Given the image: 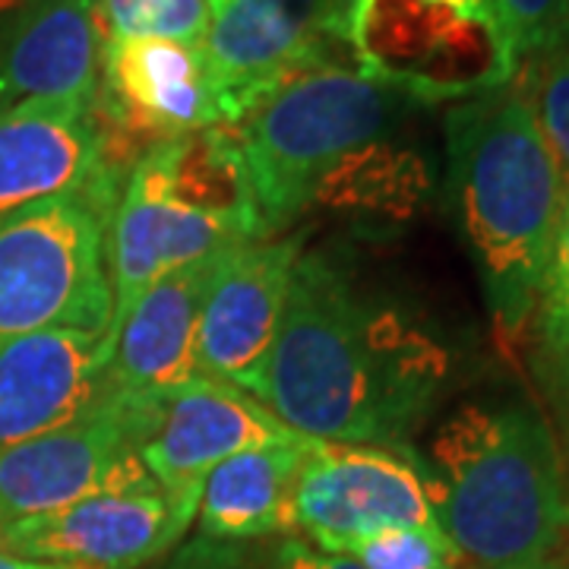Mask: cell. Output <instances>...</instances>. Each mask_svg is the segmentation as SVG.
<instances>
[{
    "mask_svg": "<svg viewBox=\"0 0 569 569\" xmlns=\"http://www.w3.org/2000/svg\"><path fill=\"white\" fill-rule=\"evenodd\" d=\"M310 447V437H295L244 449L219 462L200 490V531L216 541L291 531V493Z\"/></svg>",
    "mask_w": 569,
    "mask_h": 569,
    "instance_id": "obj_18",
    "label": "cell"
},
{
    "mask_svg": "<svg viewBox=\"0 0 569 569\" xmlns=\"http://www.w3.org/2000/svg\"><path fill=\"white\" fill-rule=\"evenodd\" d=\"M197 507V497H174L159 485L102 490L0 529V550L67 569H137L181 538Z\"/></svg>",
    "mask_w": 569,
    "mask_h": 569,
    "instance_id": "obj_11",
    "label": "cell"
},
{
    "mask_svg": "<svg viewBox=\"0 0 569 569\" xmlns=\"http://www.w3.org/2000/svg\"><path fill=\"white\" fill-rule=\"evenodd\" d=\"M224 3H228V0H209V7H212V13H216L219 7H224Z\"/></svg>",
    "mask_w": 569,
    "mask_h": 569,
    "instance_id": "obj_29",
    "label": "cell"
},
{
    "mask_svg": "<svg viewBox=\"0 0 569 569\" xmlns=\"http://www.w3.org/2000/svg\"><path fill=\"white\" fill-rule=\"evenodd\" d=\"M0 569H67V567L39 563V560H22V557H17V553H7V550H0Z\"/></svg>",
    "mask_w": 569,
    "mask_h": 569,
    "instance_id": "obj_27",
    "label": "cell"
},
{
    "mask_svg": "<svg viewBox=\"0 0 569 569\" xmlns=\"http://www.w3.org/2000/svg\"><path fill=\"white\" fill-rule=\"evenodd\" d=\"M389 529H440L411 449L313 440L291 493V531L342 553Z\"/></svg>",
    "mask_w": 569,
    "mask_h": 569,
    "instance_id": "obj_9",
    "label": "cell"
},
{
    "mask_svg": "<svg viewBox=\"0 0 569 569\" xmlns=\"http://www.w3.org/2000/svg\"><path fill=\"white\" fill-rule=\"evenodd\" d=\"M108 332L41 329L0 339V447L80 421L104 402Z\"/></svg>",
    "mask_w": 569,
    "mask_h": 569,
    "instance_id": "obj_15",
    "label": "cell"
},
{
    "mask_svg": "<svg viewBox=\"0 0 569 569\" xmlns=\"http://www.w3.org/2000/svg\"><path fill=\"white\" fill-rule=\"evenodd\" d=\"M507 569H560L553 560H545V563H526V567H507Z\"/></svg>",
    "mask_w": 569,
    "mask_h": 569,
    "instance_id": "obj_28",
    "label": "cell"
},
{
    "mask_svg": "<svg viewBox=\"0 0 569 569\" xmlns=\"http://www.w3.org/2000/svg\"><path fill=\"white\" fill-rule=\"evenodd\" d=\"M92 114L123 171L159 142L222 127L200 41L104 39Z\"/></svg>",
    "mask_w": 569,
    "mask_h": 569,
    "instance_id": "obj_10",
    "label": "cell"
},
{
    "mask_svg": "<svg viewBox=\"0 0 569 569\" xmlns=\"http://www.w3.org/2000/svg\"><path fill=\"white\" fill-rule=\"evenodd\" d=\"M430 190L427 162L406 142L383 137L348 152L323 181L310 206H326L339 216L406 222Z\"/></svg>",
    "mask_w": 569,
    "mask_h": 569,
    "instance_id": "obj_19",
    "label": "cell"
},
{
    "mask_svg": "<svg viewBox=\"0 0 569 569\" xmlns=\"http://www.w3.org/2000/svg\"><path fill=\"white\" fill-rule=\"evenodd\" d=\"M305 253V234H272L231 247L206 295L197 370L200 377L257 392L282 326L291 272Z\"/></svg>",
    "mask_w": 569,
    "mask_h": 569,
    "instance_id": "obj_13",
    "label": "cell"
},
{
    "mask_svg": "<svg viewBox=\"0 0 569 569\" xmlns=\"http://www.w3.org/2000/svg\"><path fill=\"white\" fill-rule=\"evenodd\" d=\"M447 193L490 320L519 339L535 317L567 193L519 73L449 108Z\"/></svg>",
    "mask_w": 569,
    "mask_h": 569,
    "instance_id": "obj_2",
    "label": "cell"
},
{
    "mask_svg": "<svg viewBox=\"0 0 569 569\" xmlns=\"http://www.w3.org/2000/svg\"><path fill=\"white\" fill-rule=\"evenodd\" d=\"M433 3H443V7H452L456 13H462V17H468V20L481 22V26H488V29H493V20H490L488 0H433ZM493 36H497V29H493Z\"/></svg>",
    "mask_w": 569,
    "mask_h": 569,
    "instance_id": "obj_26",
    "label": "cell"
},
{
    "mask_svg": "<svg viewBox=\"0 0 569 569\" xmlns=\"http://www.w3.org/2000/svg\"><path fill=\"white\" fill-rule=\"evenodd\" d=\"M447 380V348L408 307L307 250L253 396L310 440L402 447Z\"/></svg>",
    "mask_w": 569,
    "mask_h": 569,
    "instance_id": "obj_1",
    "label": "cell"
},
{
    "mask_svg": "<svg viewBox=\"0 0 569 569\" xmlns=\"http://www.w3.org/2000/svg\"><path fill=\"white\" fill-rule=\"evenodd\" d=\"M269 408L244 389L209 377L149 399V415L137 440L142 468L149 478L174 497H197L212 468L244 452L295 440Z\"/></svg>",
    "mask_w": 569,
    "mask_h": 569,
    "instance_id": "obj_12",
    "label": "cell"
},
{
    "mask_svg": "<svg viewBox=\"0 0 569 569\" xmlns=\"http://www.w3.org/2000/svg\"><path fill=\"white\" fill-rule=\"evenodd\" d=\"M231 250V247H228ZM209 253L152 282L108 329V389L123 399H159L200 377L197 336L206 295L224 253Z\"/></svg>",
    "mask_w": 569,
    "mask_h": 569,
    "instance_id": "obj_16",
    "label": "cell"
},
{
    "mask_svg": "<svg viewBox=\"0 0 569 569\" xmlns=\"http://www.w3.org/2000/svg\"><path fill=\"white\" fill-rule=\"evenodd\" d=\"M269 569H365L355 563L346 553H329V550L310 548L298 538H284L282 545L272 553V567Z\"/></svg>",
    "mask_w": 569,
    "mask_h": 569,
    "instance_id": "obj_25",
    "label": "cell"
},
{
    "mask_svg": "<svg viewBox=\"0 0 569 569\" xmlns=\"http://www.w3.org/2000/svg\"><path fill=\"white\" fill-rule=\"evenodd\" d=\"M519 77L529 89L538 127L550 146V156L569 183V32L541 58L522 63Z\"/></svg>",
    "mask_w": 569,
    "mask_h": 569,
    "instance_id": "obj_23",
    "label": "cell"
},
{
    "mask_svg": "<svg viewBox=\"0 0 569 569\" xmlns=\"http://www.w3.org/2000/svg\"><path fill=\"white\" fill-rule=\"evenodd\" d=\"M102 44L96 0H0V118L89 102Z\"/></svg>",
    "mask_w": 569,
    "mask_h": 569,
    "instance_id": "obj_14",
    "label": "cell"
},
{
    "mask_svg": "<svg viewBox=\"0 0 569 569\" xmlns=\"http://www.w3.org/2000/svg\"><path fill=\"white\" fill-rule=\"evenodd\" d=\"M365 569H471L440 529H389L342 550Z\"/></svg>",
    "mask_w": 569,
    "mask_h": 569,
    "instance_id": "obj_24",
    "label": "cell"
},
{
    "mask_svg": "<svg viewBox=\"0 0 569 569\" xmlns=\"http://www.w3.org/2000/svg\"><path fill=\"white\" fill-rule=\"evenodd\" d=\"M531 323L538 329L545 370L569 399V183Z\"/></svg>",
    "mask_w": 569,
    "mask_h": 569,
    "instance_id": "obj_20",
    "label": "cell"
},
{
    "mask_svg": "<svg viewBox=\"0 0 569 569\" xmlns=\"http://www.w3.org/2000/svg\"><path fill=\"white\" fill-rule=\"evenodd\" d=\"M222 108V127L234 123L284 80L351 63L348 0H228L200 39Z\"/></svg>",
    "mask_w": 569,
    "mask_h": 569,
    "instance_id": "obj_8",
    "label": "cell"
},
{
    "mask_svg": "<svg viewBox=\"0 0 569 569\" xmlns=\"http://www.w3.org/2000/svg\"><path fill=\"white\" fill-rule=\"evenodd\" d=\"M415 459L433 516L468 567L545 563L569 535L560 449L535 408H456Z\"/></svg>",
    "mask_w": 569,
    "mask_h": 569,
    "instance_id": "obj_3",
    "label": "cell"
},
{
    "mask_svg": "<svg viewBox=\"0 0 569 569\" xmlns=\"http://www.w3.org/2000/svg\"><path fill=\"white\" fill-rule=\"evenodd\" d=\"M121 183V174H104L0 224V339L111 329L108 224Z\"/></svg>",
    "mask_w": 569,
    "mask_h": 569,
    "instance_id": "obj_6",
    "label": "cell"
},
{
    "mask_svg": "<svg viewBox=\"0 0 569 569\" xmlns=\"http://www.w3.org/2000/svg\"><path fill=\"white\" fill-rule=\"evenodd\" d=\"M408 102L355 63H326L284 80L228 123L266 234H284L305 216L317 183L348 152L392 137Z\"/></svg>",
    "mask_w": 569,
    "mask_h": 569,
    "instance_id": "obj_5",
    "label": "cell"
},
{
    "mask_svg": "<svg viewBox=\"0 0 569 569\" xmlns=\"http://www.w3.org/2000/svg\"><path fill=\"white\" fill-rule=\"evenodd\" d=\"M104 174L127 178L108 156L92 99L36 104L0 118V224Z\"/></svg>",
    "mask_w": 569,
    "mask_h": 569,
    "instance_id": "obj_17",
    "label": "cell"
},
{
    "mask_svg": "<svg viewBox=\"0 0 569 569\" xmlns=\"http://www.w3.org/2000/svg\"><path fill=\"white\" fill-rule=\"evenodd\" d=\"M260 238L269 234L228 127L146 149L130 164L108 224L111 326L168 272Z\"/></svg>",
    "mask_w": 569,
    "mask_h": 569,
    "instance_id": "obj_4",
    "label": "cell"
},
{
    "mask_svg": "<svg viewBox=\"0 0 569 569\" xmlns=\"http://www.w3.org/2000/svg\"><path fill=\"white\" fill-rule=\"evenodd\" d=\"M104 39L187 41L203 39L212 7L209 0H96Z\"/></svg>",
    "mask_w": 569,
    "mask_h": 569,
    "instance_id": "obj_21",
    "label": "cell"
},
{
    "mask_svg": "<svg viewBox=\"0 0 569 569\" xmlns=\"http://www.w3.org/2000/svg\"><path fill=\"white\" fill-rule=\"evenodd\" d=\"M509 77L569 32V0H488Z\"/></svg>",
    "mask_w": 569,
    "mask_h": 569,
    "instance_id": "obj_22",
    "label": "cell"
},
{
    "mask_svg": "<svg viewBox=\"0 0 569 569\" xmlns=\"http://www.w3.org/2000/svg\"><path fill=\"white\" fill-rule=\"evenodd\" d=\"M149 399L108 392L80 421L0 447V529L102 490L152 488L137 440Z\"/></svg>",
    "mask_w": 569,
    "mask_h": 569,
    "instance_id": "obj_7",
    "label": "cell"
}]
</instances>
